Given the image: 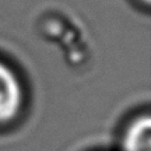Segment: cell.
<instances>
[{"label":"cell","mask_w":151,"mask_h":151,"mask_svg":"<svg viewBox=\"0 0 151 151\" xmlns=\"http://www.w3.org/2000/svg\"><path fill=\"white\" fill-rule=\"evenodd\" d=\"M22 87L11 67L0 60V124L11 122L22 106Z\"/></svg>","instance_id":"obj_1"},{"label":"cell","mask_w":151,"mask_h":151,"mask_svg":"<svg viewBox=\"0 0 151 151\" xmlns=\"http://www.w3.org/2000/svg\"><path fill=\"white\" fill-rule=\"evenodd\" d=\"M122 151H151V118L148 113L136 116L130 122L120 141Z\"/></svg>","instance_id":"obj_2"},{"label":"cell","mask_w":151,"mask_h":151,"mask_svg":"<svg viewBox=\"0 0 151 151\" xmlns=\"http://www.w3.org/2000/svg\"><path fill=\"white\" fill-rule=\"evenodd\" d=\"M143 1H144L146 4H148V3H150V0H143Z\"/></svg>","instance_id":"obj_3"}]
</instances>
